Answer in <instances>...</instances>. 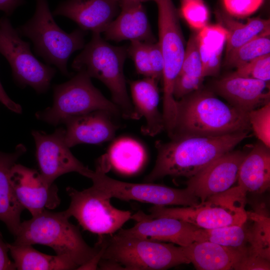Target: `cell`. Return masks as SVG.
<instances>
[{
    "instance_id": "cell-1",
    "label": "cell",
    "mask_w": 270,
    "mask_h": 270,
    "mask_svg": "<svg viewBox=\"0 0 270 270\" xmlns=\"http://www.w3.org/2000/svg\"><path fill=\"white\" fill-rule=\"evenodd\" d=\"M248 134L243 132L217 136H182L171 138L166 142L157 141L156 164L144 182H152L168 176L189 178L234 150L248 137Z\"/></svg>"
},
{
    "instance_id": "cell-2",
    "label": "cell",
    "mask_w": 270,
    "mask_h": 270,
    "mask_svg": "<svg viewBox=\"0 0 270 270\" xmlns=\"http://www.w3.org/2000/svg\"><path fill=\"white\" fill-rule=\"evenodd\" d=\"M248 113L226 104L210 90L201 88L176 100L172 134L217 136L248 132Z\"/></svg>"
},
{
    "instance_id": "cell-3",
    "label": "cell",
    "mask_w": 270,
    "mask_h": 270,
    "mask_svg": "<svg viewBox=\"0 0 270 270\" xmlns=\"http://www.w3.org/2000/svg\"><path fill=\"white\" fill-rule=\"evenodd\" d=\"M68 220L64 211L52 212L44 209L21 222L14 243L48 246L56 254L70 260L78 268L89 262L100 247L97 243L94 247L88 245L78 227Z\"/></svg>"
},
{
    "instance_id": "cell-4",
    "label": "cell",
    "mask_w": 270,
    "mask_h": 270,
    "mask_svg": "<svg viewBox=\"0 0 270 270\" xmlns=\"http://www.w3.org/2000/svg\"><path fill=\"white\" fill-rule=\"evenodd\" d=\"M90 41L74 60L72 66L102 82L110 92L112 102L125 118L136 120L124 73L127 48L112 46L100 33H92Z\"/></svg>"
},
{
    "instance_id": "cell-5",
    "label": "cell",
    "mask_w": 270,
    "mask_h": 270,
    "mask_svg": "<svg viewBox=\"0 0 270 270\" xmlns=\"http://www.w3.org/2000/svg\"><path fill=\"white\" fill-rule=\"evenodd\" d=\"M36 0L33 16L16 29L21 36L32 41L35 52L48 64L54 65L68 76V61L74 52L84 48L86 32L79 28L65 32L54 21L47 0Z\"/></svg>"
},
{
    "instance_id": "cell-6",
    "label": "cell",
    "mask_w": 270,
    "mask_h": 270,
    "mask_svg": "<svg viewBox=\"0 0 270 270\" xmlns=\"http://www.w3.org/2000/svg\"><path fill=\"white\" fill-rule=\"evenodd\" d=\"M101 259L111 260L127 270H166L190 264L182 246L116 233L102 235Z\"/></svg>"
},
{
    "instance_id": "cell-7",
    "label": "cell",
    "mask_w": 270,
    "mask_h": 270,
    "mask_svg": "<svg viewBox=\"0 0 270 270\" xmlns=\"http://www.w3.org/2000/svg\"><path fill=\"white\" fill-rule=\"evenodd\" d=\"M158 8V42L164 68L162 116L165 128L172 129L176 116V100L173 90L184 58L186 44L178 13L172 0H153Z\"/></svg>"
},
{
    "instance_id": "cell-8",
    "label": "cell",
    "mask_w": 270,
    "mask_h": 270,
    "mask_svg": "<svg viewBox=\"0 0 270 270\" xmlns=\"http://www.w3.org/2000/svg\"><path fill=\"white\" fill-rule=\"evenodd\" d=\"M246 196L236 186L192 206L168 208L154 205L149 210L150 215L180 220L204 229L241 226L247 218Z\"/></svg>"
},
{
    "instance_id": "cell-9",
    "label": "cell",
    "mask_w": 270,
    "mask_h": 270,
    "mask_svg": "<svg viewBox=\"0 0 270 270\" xmlns=\"http://www.w3.org/2000/svg\"><path fill=\"white\" fill-rule=\"evenodd\" d=\"M106 110L121 115L117 106L107 99L92 84L90 78L80 71L68 81L54 86L51 107L38 112V119L56 126L70 118L94 110Z\"/></svg>"
},
{
    "instance_id": "cell-10",
    "label": "cell",
    "mask_w": 270,
    "mask_h": 270,
    "mask_svg": "<svg viewBox=\"0 0 270 270\" xmlns=\"http://www.w3.org/2000/svg\"><path fill=\"white\" fill-rule=\"evenodd\" d=\"M108 168L107 159L102 156L90 178L92 181V188L104 197L122 200H134L161 206H187L200 203L198 198L186 188L178 189L152 182H122L106 175Z\"/></svg>"
},
{
    "instance_id": "cell-11",
    "label": "cell",
    "mask_w": 270,
    "mask_h": 270,
    "mask_svg": "<svg viewBox=\"0 0 270 270\" xmlns=\"http://www.w3.org/2000/svg\"><path fill=\"white\" fill-rule=\"evenodd\" d=\"M0 54L10 64L18 84L30 86L39 94L48 90L56 68L34 56L30 43L21 38L6 16L0 18Z\"/></svg>"
},
{
    "instance_id": "cell-12",
    "label": "cell",
    "mask_w": 270,
    "mask_h": 270,
    "mask_svg": "<svg viewBox=\"0 0 270 270\" xmlns=\"http://www.w3.org/2000/svg\"><path fill=\"white\" fill-rule=\"evenodd\" d=\"M66 191L70 202L64 212L68 218L74 217L84 230L111 235L131 219L130 211L116 208L111 198L101 196L92 186L81 191L68 186Z\"/></svg>"
},
{
    "instance_id": "cell-13",
    "label": "cell",
    "mask_w": 270,
    "mask_h": 270,
    "mask_svg": "<svg viewBox=\"0 0 270 270\" xmlns=\"http://www.w3.org/2000/svg\"><path fill=\"white\" fill-rule=\"evenodd\" d=\"M32 134L40 172L46 182L52 184L58 177L71 172L92 178L94 171L78 160L66 145L64 128H58L51 134L36 130Z\"/></svg>"
},
{
    "instance_id": "cell-14",
    "label": "cell",
    "mask_w": 270,
    "mask_h": 270,
    "mask_svg": "<svg viewBox=\"0 0 270 270\" xmlns=\"http://www.w3.org/2000/svg\"><path fill=\"white\" fill-rule=\"evenodd\" d=\"M9 179L18 201L32 216L44 209H54L60 204L56 186L46 182L35 169L15 164L10 169Z\"/></svg>"
},
{
    "instance_id": "cell-15",
    "label": "cell",
    "mask_w": 270,
    "mask_h": 270,
    "mask_svg": "<svg viewBox=\"0 0 270 270\" xmlns=\"http://www.w3.org/2000/svg\"><path fill=\"white\" fill-rule=\"evenodd\" d=\"M246 154L234 150L225 153L189 178L186 188L200 202L227 190L237 182L240 166Z\"/></svg>"
},
{
    "instance_id": "cell-16",
    "label": "cell",
    "mask_w": 270,
    "mask_h": 270,
    "mask_svg": "<svg viewBox=\"0 0 270 270\" xmlns=\"http://www.w3.org/2000/svg\"><path fill=\"white\" fill-rule=\"evenodd\" d=\"M136 222L134 226L118 230L121 235L165 241L185 246L195 240V233L198 228L180 220L160 217L152 218L141 210L132 214Z\"/></svg>"
},
{
    "instance_id": "cell-17",
    "label": "cell",
    "mask_w": 270,
    "mask_h": 270,
    "mask_svg": "<svg viewBox=\"0 0 270 270\" xmlns=\"http://www.w3.org/2000/svg\"><path fill=\"white\" fill-rule=\"evenodd\" d=\"M119 7L116 0H66L52 14L72 20L84 31L100 34L114 19Z\"/></svg>"
},
{
    "instance_id": "cell-18",
    "label": "cell",
    "mask_w": 270,
    "mask_h": 270,
    "mask_svg": "<svg viewBox=\"0 0 270 270\" xmlns=\"http://www.w3.org/2000/svg\"><path fill=\"white\" fill-rule=\"evenodd\" d=\"M269 84L232 73L216 80L214 88L228 104L248 113L270 102Z\"/></svg>"
},
{
    "instance_id": "cell-19",
    "label": "cell",
    "mask_w": 270,
    "mask_h": 270,
    "mask_svg": "<svg viewBox=\"0 0 270 270\" xmlns=\"http://www.w3.org/2000/svg\"><path fill=\"white\" fill-rule=\"evenodd\" d=\"M110 112L98 110L72 118L66 123L64 140L70 148L78 144H100L112 140L118 126Z\"/></svg>"
},
{
    "instance_id": "cell-20",
    "label": "cell",
    "mask_w": 270,
    "mask_h": 270,
    "mask_svg": "<svg viewBox=\"0 0 270 270\" xmlns=\"http://www.w3.org/2000/svg\"><path fill=\"white\" fill-rule=\"evenodd\" d=\"M118 4L120 12L103 32L105 40L156 42L142 3L122 1Z\"/></svg>"
},
{
    "instance_id": "cell-21",
    "label": "cell",
    "mask_w": 270,
    "mask_h": 270,
    "mask_svg": "<svg viewBox=\"0 0 270 270\" xmlns=\"http://www.w3.org/2000/svg\"><path fill=\"white\" fill-rule=\"evenodd\" d=\"M158 80L148 77L130 82L132 104L136 120L144 117L145 124L142 131L154 136L164 130L162 114L158 110L160 94Z\"/></svg>"
},
{
    "instance_id": "cell-22",
    "label": "cell",
    "mask_w": 270,
    "mask_h": 270,
    "mask_svg": "<svg viewBox=\"0 0 270 270\" xmlns=\"http://www.w3.org/2000/svg\"><path fill=\"white\" fill-rule=\"evenodd\" d=\"M26 150L24 145L19 144L12 152L0 151V220L14 236L20 228V215L24 208L14 194L9 175L12 167Z\"/></svg>"
},
{
    "instance_id": "cell-23",
    "label": "cell",
    "mask_w": 270,
    "mask_h": 270,
    "mask_svg": "<svg viewBox=\"0 0 270 270\" xmlns=\"http://www.w3.org/2000/svg\"><path fill=\"white\" fill-rule=\"evenodd\" d=\"M270 148L262 142L247 152L238 172L237 186L245 194H261L270 186Z\"/></svg>"
},
{
    "instance_id": "cell-24",
    "label": "cell",
    "mask_w": 270,
    "mask_h": 270,
    "mask_svg": "<svg viewBox=\"0 0 270 270\" xmlns=\"http://www.w3.org/2000/svg\"><path fill=\"white\" fill-rule=\"evenodd\" d=\"M182 247L190 263L199 270H234L247 248L242 250L196 241Z\"/></svg>"
},
{
    "instance_id": "cell-25",
    "label": "cell",
    "mask_w": 270,
    "mask_h": 270,
    "mask_svg": "<svg viewBox=\"0 0 270 270\" xmlns=\"http://www.w3.org/2000/svg\"><path fill=\"white\" fill-rule=\"evenodd\" d=\"M9 252L18 270H72L78 266L70 260L56 254L48 255L28 244H8Z\"/></svg>"
},
{
    "instance_id": "cell-26",
    "label": "cell",
    "mask_w": 270,
    "mask_h": 270,
    "mask_svg": "<svg viewBox=\"0 0 270 270\" xmlns=\"http://www.w3.org/2000/svg\"><path fill=\"white\" fill-rule=\"evenodd\" d=\"M202 66V76H216L228 37L226 30L220 24L206 25L197 33Z\"/></svg>"
},
{
    "instance_id": "cell-27",
    "label": "cell",
    "mask_w": 270,
    "mask_h": 270,
    "mask_svg": "<svg viewBox=\"0 0 270 270\" xmlns=\"http://www.w3.org/2000/svg\"><path fill=\"white\" fill-rule=\"evenodd\" d=\"M220 24L228 32L226 56L248 42L257 37L270 35V20L253 18L242 22L232 18L228 14H216Z\"/></svg>"
},
{
    "instance_id": "cell-28",
    "label": "cell",
    "mask_w": 270,
    "mask_h": 270,
    "mask_svg": "<svg viewBox=\"0 0 270 270\" xmlns=\"http://www.w3.org/2000/svg\"><path fill=\"white\" fill-rule=\"evenodd\" d=\"M109 163L118 172L132 174L142 167L146 158L145 151L136 140L124 138L116 140L106 154Z\"/></svg>"
},
{
    "instance_id": "cell-29",
    "label": "cell",
    "mask_w": 270,
    "mask_h": 270,
    "mask_svg": "<svg viewBox=\"0 0 270 270\" xmlns=\"http://www.w3.org/2000/svg\"><path fill=\"white\" fill-rule=\"evenodd\" d=\"M248 250L270 260V218L264 211L246 212Z\"/></svg>"
},
{
    "instance_id": "cell-30",
    "label": "cell",
    "mask_w": 270,
    "mask_h": 270,
    "mask_svg": "<svg viewBox=\"0 0 270 270\" xmlns=\"http://www.w3.org/2000/svg\"><path fill=\"white\" fill-rule=\"evenodd\" d=\"M194 241L209 242L244 250L247 248L245 222L241 226H230L211 229L198 228L195 233Z\"/></svg>"
},
{
    "instance_id": "cell-31",
    "label": "cell",
    "mask_w": 270,
    "mask_h": 270,
    "mask_svg": "<svg viewBox=\"0 0 270 270\" xmlns=\"http://www.w3.org/2000/svg\"><path fill=\"white\" fill-rule=\"evenodd\" d=\"M270 35L257 37L226 56V64L236 68L262 56L270 54Z\"/></svg>"
},
{
    "instance_id": "cell-32",
    "label": "cell",
    "mask_w": 270,
    "mask_h": 270,
    "mask_svg": "<svg viewBox=\"0 0 270 270\" xmlns=\"http://www.w3.org/2000/svg\"><path fill=\"white\" fill-rule=\"evenodd\" d=\"M180 12L192 28L199 31L208 25L209 10L204 0H182Z\"/></svg>"
},
{
    "instance_id": "cell-33",
    "label": "cell",
    "mask_w": 270,
    "mask_h": 270,
    "mask_svg": "<svg viewBox=\"0 0 270 270\" xmlns=\"http://www.w3.org/2000/svg\"><path fill=\"white\" fill-rule=\"evenodd\" d=\"M248 118L256 136L270 148V102L250 112Z\"/></svg>"
},
{
    "instance_id": "cell-34",
    "label": "cell",
    "mask_w": 270,
    "mask_h": 270,
    "mask_svg": "<svg viewBox=\"0 0 270 270\" xmlns=\"http://www.w3.org/2000/svg\"><path fill=\"white\" fill-rule=\"evenodd\" d=\"M179 74L204 78L202 76V66L197 33L192 34L189 38Z\"/></svg>"
},
{
    "instance_id": "cell-35",
    "label": "cell",
    "mask_w": 270,
    "mask_h": 270,
    "mask_svg": "<svg viewBox=\"0 0 270 270\" xmlns=\"http://www.w3.org/2000/svg\"><path fill=\"white\" fill-rule=\"evenodd\" d=\"M233 74L270 82V54L259 57L237 68Z\"/></svg>"
},
{
    "instance_id": "cell-36",
    "label": "cell",
    "mask_w": 270,
    "mask_h": 270,
    "mask_svg": "<svg viewBox=\"0 0 270 270\" xmlns=\"http://www.w3.org/2000/svg\"><path fill=\"white\" fill-rule=\"evenodd\" d=\"M127 52L134 61L138 74L152 78L148 44L139 41L130 42Z\"/></svg>"
},
{
    "instance_id": "cell-37",
    "label": "cell",
    "mask_w": 270,
    "mask_h": 270,
    "mask_svg": "<svg viewBox=\"0 0 270 270\" xmlns=\"http://www.w3.org/2000/svg\"><path fill=\"white\" fill-rule=\"evenodd\" d=\"M264 0H222L227 14L231 16L242 18L254 13Z\"/></svg>"
},
{
    "instance_id": "cell-38",
    "label": "cell",
    "mask_w": 270,
    "mask_h": 270,
    "mask_svg": "<svg viewBox=\"0 0 270 270\" xmlns=\"http://www.w3.org/2000/svg\"><path fill=\"white\" fill-rule=\"evenodd\" d=\"M204 78L179 74L174 82L173 94L176 100L200 90Z\"/></svg>"
},
{
    "instance_id": "cell-39",
    "label": "cell",
    "mask_w": 270,
    "mask_h": 270,
    "mask_svg": "<svg viewBox=\"0 0 270 270\" xmlns=\"http://www.w3.org/2000/svg\"><path fill=\"white\" fill-rule=\"evenodd\" d=\"M270 261L249 252L246 248L234 270H269L270 269Z\"/></svg>"
},
{
    "instance_id": "cell-40",
    "label": "cell",
    "mask_w": 270,
    "mask_h": 270,
    "mask_svg": "<svg viewBox=\"0 0 270 270\" xmlns=\"http://www.w3.org/2000/svg\"><path fill=\"white\" fill-rule=\"evenodd\" d=\"M150 63L152 72V78L158 81L161 79L164 68V62L158 42L148 44Z\"/></svg>"
},
{
    "instance_id": "cell-41",
    "label": "cell",
    "mask_w": 270,
    "mask_h": 270,
    "mask_svg": "<svg viewBox=\"0 0 270 270\" xmlns=\"http://www.w3.org/2000/svg\"><path fill=\"white\" fill-rule=\"evenodd\" d=\"M8 243L4 242L0 232V270H16L14 262L8 258Z\"/></svg>"
},
{
    "instance_id": "cell-42",
    "label": "cell",
    "mask_w": 270,
    "mask_h": 270,
    "mask_svg": "<svg viewBox=\"0 0 270 270\" xmlns=\"http://www.w3.org/2000/svg\"><path fill=\"white\" fill-rule=\"evenodd\" d=\"M0 102L3 104L10 110L17 113L21 114L22 112V106L14 102L5 92L0 82Z\"/></svg>"
},
{
    "instance_id": "cell-43",
    "label": "cell",
    "mask_w": 270,
    "mask_h": 270,
    "mask_svg": "<svg viewBox=\"0 0 270 270\" xmlns=\"http://www.w3.org/2000/svg\"><path fill=\"white\" fill-rule=\"evenodd\" d=\"M24 2V0H0V10L3 12L5 16H8Z\"/></svg>"
},
{
    "instance_id": "cell-44",
    "label": "cell",
    "mask_w": 270,
    "mask_h": 270,
    "mask_svg": "<svg viewBox=\"0 0 270 270\" xmlns=\"http://www.w3.org/2000/svg\"><path fill=\"white\" fill-rule=\"evenodd\" d=\"M98 266L100 270H124L118 263L108 260L100 259Z\"/></svg>"
},
{
    "instance_id": "cell-45",
    "label": "cell",
    "mask_w": 270,
    "mask_h": 270,
    "mask_svg": "<svg viewBox=\"0 0 270 270\" xmlns=\"http://www.w3.org/2000/svg\"><path fill=\"white\" fill-rule=\"evenodd\" d=\"M118 2L122 1H132V2H141L142 3L144 2H146L149 0H116Z\"/></svg>"
}]
</instances>
